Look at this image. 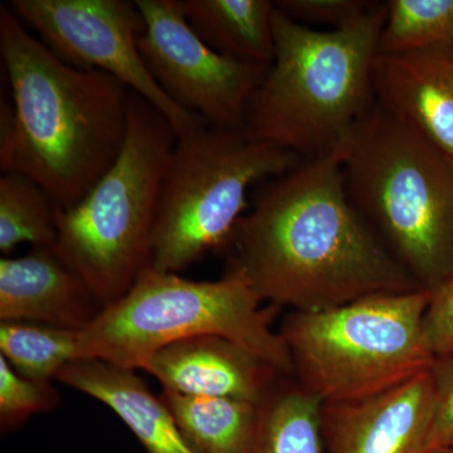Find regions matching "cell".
Instances as JSON below:
<instances>
[{"instance_id":"obj_12","label":"cell","mask_w":453,"mask_h":453,"mask_svg":"<svg viewBox=\"0 0 453 453\" xmlns=\"http://www.w3.org/2000/svg\"><path fill=\"white\" fill-rule=\"evenodd\" d=\"M375 97L453 163V44L378 55Z\"/></svg>"},{"instance_id":"obj_11","label":"cell","mask_w":453,"mask_h":453,"mask_svg":"<svg viewBox=\"0 0 453 453\" xmlns=\"http://www.w3.org/2000/svg\"><path fill=\"white\" fill-rule=\"evenodd\" d=\"M434 408L431 368L375 395L323 403L325 453H426Z\"/></svg>"},{"instance_id":"obj_10","label":"cell","mask_w":453,"mask_h":453,"mask_svg":"<svg viewBox=\"0 0 453 453\" xmlns=\"http://www.w3.org/2000/svg\"><path fill=\"white\" fill-rule=\"evenodd\" d=\"M135 2L145 22L138 49L154 81L208 125L242 129L247 106L268 65L211 50L188 23L183 0Z\"/></svg>"},{"instance_id":"obj_2","label":"cell","mask_w":453,"mask_h":453,"mask_svg":"<svg viewBox=\"0 0 453 453\" xmlns=\"http://www.w3.org/2000/svg\"><path fill=\"white\" fill-rule=\"evenodd\" d=\"M0 169L37 181L61 208L88 195L120 154L130 89L101 71L65 64L0 7Z\"/></svg>"},{"instance_id":"obj_26","label":"cell","mask_w":453,"mask_h":453,"mask_svg":"<svg viewBox=\"0 0 453 453\" xmlns=\"http://www.w3.org/2000/svg\"><path fill=\"white\" fill-rule=\"evenodd\" d=\"M428 453H453V452L445 451V449H437V451H431Z\"/></svg>"},{"instance_id":"obj_7","label":"cell","mask_w":453,"mask_h":453,"mask_svg":"<svg viewBox=\"0 0 453 453\" xmlns=\"http://www.w3.org/2000/svg\"><path fill=\"white\" fill-rule=\"evenodd\" d=\"M431 291L377 294L319 312L291 311L280 335L292 378L327 402L383 392L428 371L434 357L423 338Z\"/></svg>"},{"instance_id":"obj_17","label":"cell","mask_w":453,"mask_h":453,"mask_svg":"<svg viewBox=\"0 0 453 453\" xmlns=\"http://www.w3.org/2000/svg\"><path fill=\"white\" fill-rule=\"evenodd\" d=\"M160 398L196 453H251L259 403L234 398L184 395L163 390Z\"/></svg>"},{"instance_id":"obj_4","label":"cell","mask_w":453,"mask_h":453,"mask_svg":"<svg viewBox=\"0 0 453 453\" xmlns=\"http://www.w3.org/2000/svg\"><path fill=\"white\" fill-rule=\"evenodd\" d=\"M350 204L423 290L453 275V163L375 101L342 150Z\"/></svg>"},{"instance_id":"obj_24","label":"cell","mask_w":453,"mask_h":453,"mask_svg":"<svg viewBox=\"0 0 453 453\" xmlns=\"http://www.w3.org/2000/svg\"><path fill=\"white\" fill-rule=\"evenodd\" d=\"M434 384V408L426 453L453 452V354L436 357L431 366Z\"/></svg>"},{"instance_id":"obj_20","label":"cell","mask_w":453,"mask_h":453,"mask_svg":"<svg viewBox=\"0 0 453 453\" xmlns=\"http://www.w3.org/2000/svg\"><path fill=\"white\" fill-rule=\"evenodd\" d=\"M76 330L27 321H0V357L27 380L52 383L77 360Z\"/></svg>"},{"instance_id":"obj_5","label":"cell","mask_w":453,"mask_h":453,"mask_svg":"<svg viewBox=\"0 0 453 453\" xmlns=\"http://www.w3.org/2000/svg\"><path fill=\"white\" fill-rule=\"evenodd\" d=\"M177 139L162 113L130 89L120 154L81 201L57 208L53 250L104 308L151 266L160 190Z\"/></svg>"},{"instance_id":"obj_13","label":"cell","mask_w":453,"mask_h":453,"mask_svg":"<svg viewBox=\"0 0 453 453\" xmlns=\"http://www.w3.org/2000/svg\"><path fill=\"white\" fill-rule=\"evenodd\" d=\"M142 371L163 390L184 395L234 398L261 403L282 374L275 366L222 336L183 340L155 353Z\"/></svg>"},{"instance_id":"obj_1","label":"cell","mask_w":453,"mask_h":453,"mask_svg":"<svg viewBox=\"0 0 453 453\" xmlns=\"http://www.w3.org/2000/svg\"><path fill=\"white\" fill-rule=\"evenodd\" d=\"M222 251L262 303L319 312L423 290L349 202L342 150L258 184Z\"/></svg>"},{"instance_id":"obj_9","label":"cell","mask_w":453,"mask_h":453,"mask_svg":"<svg viewBox=\"0 0 453 453\" xmlns=\"http://www.w3.org/2000/svg\"><path fill=\"white\" fill-rule=\"evenodd\" d=\"M8 7L65 64L111 74L145 98L168 120L178 139L207 124L175 104L146 68L138 49L145 22L136 2L13 0Z\"/></svg>"},{"instance_id":"obj_22","label":"cell","mask_w":453,"mask_h":453,"mask_svg":"<svg viewBox=\"0 0 453 453\" xmlns=\"http://www.w3.org/2000/svg\"><path fill=\"white\" fill-rule=\"evenodd\" d=\"M59 395L52 383L27 380L0 357V429L3 434L16 431L37 414L58 405Z\"/></svg>"},{"instance_id":"obj_18","label":"cell","mask_w":453,"mask_h":453,"mask_svg":"<svg viewBox=\"0 0 453 453\" xmlns=\"http://www.w3.org/2000/svg\"><path fill=\"white\" fill-rule=\"evenodd\" d=\"M321 404L294 378L282 377L259 403L251 453H325Z\"/></svg>"},{"instance_id":"obj_16","label":"cell","mask_w":453,"mask_h":453,"mask_svg":"<svg viewBox=\"0 0 453 453\" xmlns=\"http://www.w3.org/2000/svg\"><path fill=\"white\" fill-rule=\"evenodd\" d=\"M183 5L188 23L211 50L247 64H273V2L183 0Z\"/></svg>"},{"instance_id":"obj_3","label":"cell","mask_w":453,"mask_h":453,"mask_svg":"<svg viewBox=\"0 0 453 453\" xmlns=\"http://www.w3.org/2000/svg\"><path fill=\"white\" fill-rule=\"evenodd\" d=\"M275 4V3H273ZM388 5L318 31L275 7V55L247 106L242 130L303 160L342 150L374 106V65Z\"/></svg>"},{"instance_id":"obj_21","label":"cell","mask_w":453,"mask_h":453,"mask_svg":"<svg viewBox=\"0 0 453 453\" xmlns=\"http://www.w3.org/2000/svg\"><path fill=\"white\" fill-rule=\"evenodd\" d=\"M380 55L453 44V0H390Z\"/></svg>"},{"instance_id":"obj_6","label":"cell","mask_w":453,"mask_h":453,"mask_svg":"<svg viewBox=\"0 0 453 453\" xmlns=\"http://www.w3.org/2000/svg\"><path fill=\"white\" fill-rule=\"evenodd\" d=\"M279 311L275 305H265L237 273H225L217 281H192L149 267L127 295L80 332L77 360H100L136 372L169 345L214 335L292 377L290 353L273 329Z\"/></svg>"},{"instance_id":"obj_23","label":"cell","mask_w":453,"mask_h":453,"mask_svg":"<svg viewBox=\"0 0 453 453\" xmlns=\"http://www.w3.org/2000/svg\"><path fill=\"white\" fill-rule=\"evenodd\" d=\"M275 7L295 23L342 28L372 11L378 2L368 0H279Z\"/></svg>"},{"instance_id":"obj_8","label":"cell","mask_w":453,"mask_h":453,"mask_svg":"<svg viewBox=\"0 0 453 453\" xmlns=\"http://www.w3.org/2000/svg\"><path fill=\"white\" fill-rule=\"evenodd\" d=\"M301 162L242 129L205 124L177 139L160 190L150 267L179 273L222 251L250 208V189Z\"/></svg>"},{"instance_id":"obj_19","label":"cell","mask_w":453,"mask_h":453,"mask_svg":"<svg viewBox=\"0 0 453 453\" xmlns=\"http://www.w3.org/2000/svg\"><path fill=\"white\" fill-rule=\"evenodd\" d=\"M57 203L33 179L19 173L0 177V251L8 256L20 243L55 247Z\"/></svg>"},{"instance_id":"obj_25","label":"cell","mask_w":453,"mask_h":453,"mask_svg":"<svg viewBox=\"0 0 453 453\" xmlns=\"http://www.w3.org/2000/svg\"><path fill=\"white\" fill-rule=\"evenodd\" d=\"M422 330L434 359L453 354V275L431 292Z\"/></svg>"},{"instance_id":"obj_14","label":"cell","mask_w":453,"mask_h":453,"mask_svg":"<svg viewBox=\"0 0 453 453\" xmlns=\"http://www.w3.org/2000/svg\"><path fill=\"white\" fill-rule=\"evenodd\" d=\"M104 308L85 280L53 247L0 259V321H27L81 332Z\"/></svg>"},{"instance_id":"obj_15","label":"cell","mask_w":453,"mask_h":453,"mask_svg":"<svg viewBox=\"0 0 453 453\" xmlns=\"http://www.w3.org/2000/svg\"><path fill=\"white\" fill-rule=\"evenodd\" d=\"M57 381L106 405L145 453H196L162 398L135 372L100 360H77L59 372Z\"/></svg>"}]
</instances>
